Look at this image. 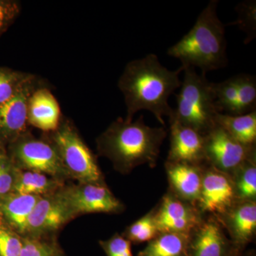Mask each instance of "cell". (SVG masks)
I'll list each match as a JSON object with an SVG mask.
<instances>
[{
    "label": "cell",
    "instance_id": "cell-1",
    "mask_svg": "<svg viewBox=\"0 0 256 256\" xmlns=\"http://www.w3.org/2000/svg\"><path fill=\"white\" fill-rule=\"evenodd\" d=\"M183 70L182 66L169 70L154 54L130 62L118 84L127 108L124 120L132 122L138 111L146 110L164 126V118L171 117L173 112L168 100L181 86L180 75Z\"/></svg>",
    "mask_w": 256,
    "mask_h": 256
},
{
    "label": "cell",
    "instance_id": "cell-2",
    "mask_svg": "<svg viewBox=\"0 0 256 256\" xmlns=\"http://www.w3.org/2000/svg\"><path fill=\"white\" fill-rule=\"evenodd\" d=\"M166 136L164 128L146 126L143 116L134 122L119 118L96 140L97 151L110 160L116 171L128 174L140 165L156 168Z\"/></svg>",
    "mask_w": 256,
    "mask_h": 256
},
{
    "label": "cell",
    "instance_id": "cell-3",
    "mask_svg": "<svg viewBox=\"0 0 256 256\" xmlns=\"http://www.w3.org/2000/svg\"><path fill=\"white\" fill-rule=\"evenodd\" d=\"M218 4L210 1L191 30L168 48V55L180 60L182 66L197 67L206 74L226 65L225 25L217 15Z\"/></svg>",
    "mask_w": 256,
    "mask_h": 256
},
{
    "label": "cell",
    "instance_id": "cell-4",
    "mask_svg": "<svg viewBox=\"0 0 256 256\" xmlns=\"http://www.w3.org/2000/svg\"><path fill=\"white\" fill-rule=\"evenodd\" d=\"M183 68L184 75L176 95V107L170 120L204 136L216 126V118L220 114L215 105V82H210L206 74H197L193 67Z\"/></svg>",
    "mask_w": 256,
    "mask_h": 256
},
{
    "label": "cell",
    "instance_id": "cell-5",
    "mask_svg": "<svg viewBox=\"0 0 256 256\" xmlns=\"http://www.w3.org/2000/svg\"><path fill=\"white\" fill-rule=\"evenodd\" d=\"M42 138L54 146L70 180L78 183L106 184L95 154L68 118L63 116L58 127L43 132Z\"/></svg>",
    "mask_w": 256,
    "mask_h": 256
},
{
    "label": "cell",
    "instance_id": "cell-6",
    "mask_svg": "<svg viewBox=\"0 0 256 256\" xmlns=\"http://www.w3.org/2000/svg\"><path fill=\"white\" fill-rule=\"evenodd\" d=\"M6 150L18 170L40 172L64 182L70 180L54 146L43 138H35L30 130L10 143Z\"/></svg>",
    "mask_w": 256,
    "mask_h": 256
},
{
    "label": "cell",
    "instance_id": "cell-7",
    "mask_svg": "<svg viewBox=\"0 0 256 256\" xmlns=\"http://www.w3.org/2000/svg\"><path fill=\"white\" fill-rule=\"evenodd\" d=\"M60 192L74 218L92 213L118 214L126 210L106 184H66Z\"/></svg>",
    "mask_w": 256,
    "mask_h": 256
},
{
    "label": "cell",
    "instance_id": "cell-8",
    "mask_svg": "<svg viewBox=\"0 0 256 256\" xmlns=\"http://www.w3.org/2000/svg\"><path fill=\"white\" fill-rule=\"evenodd\" d=\"M206 164L232 176L246 161L256 156V146L236 140L218 126L204 136Z\"/></svg>",
    "mask_w": 256,
    "mask_h": 256
},
{
    "label": "cell",
    "instance_id": "cell-9",
    "mask_svg": "<svg viewBox=\"0 0 256 256\" xmlns=\"http://www.w3.org/2000/svg\"><path fill=\"white\" fill-rule=\"evenodd\" d=\"M60 188L52 194L40 197L28 218L22 237L45 238L55 234L74 220Z\"/></svg>",
    "mask_w": 256,
    "mask_h": 256
},
{
    "label": "cell",
    "instance_id": "cell-10",
    "mask_svg": "<svg viewBox=\"0 0 256 256\" xmlns=\"http://www.w3.org/2000/svg\"><path fill=\"white\" fill-rule=\"evenodd\" d=\"M47 84L34 74L12 98L0 106V144L8 146L28 130V99L37 88Z\"/></svg>",
    "mask_w": 256,
    "mask_h": 256
},
{
    "label": "cell",
    "instance_id": "cell-11",
    "mask_svg": "<svg viewBox=\"0 0 256 256\" xmlns=\"http://www.w3.org/2000/svg\"><path fill=\"white\" fill-rule=\"evenodd\" d=\"M204 214L192 204L168 192L156 206V220L160 232L188 236L198 225Z\"/></svg>",
    "mask_w": 256,
    "mask_h": 256
},
{
    "label": "cell",
    "instance_id": "cell-12",
    "mask_svg": "<svg viewBox=\"0 0 256 256\" xmlns=\"http://www.w3.org/2000/svg\"><path fill=\"white\" fill-rule=\"evenodd\" d=\"M237 202L233 182L228 174L204 165L198 210L204 215L218 217Z\"/></svg>",
    "mask_w": 256,
    "mask_h": 256
},
{
    "label": "cell",
    "instance_id": "cell-13",
    "mask_svg": "<svg viewBox=\"0 0 256 256\" xmlns=\"http://www.w3.org/2000/svg\"><path fill=\"white\" fill-rule=\"evenodd\" d=\"M213 216L205 215L188 237L186 256H238L230 239Z\"/></svg>",
    "mask_w": 256,
    "mask_h": 256
},
{
    "label": "cell",
    "instance_id": "cell-14",
    "mask_svg": "<svg viewBox=\"0 0 256 256\" xmlns=\"http://www.w3.org/2000/svg\"><path fill=\"white\" fill-rule=\"evenodd\" d=\"M239 254L246 250L256 234V202L237 201L225 213L215 217Z\"/></svg>",
    "mask_w": 256,
    "mask_h": 256
},
{
    "label": "cell",
    "instance_id": "cell-15",
    "mask_svg": "<svg viewBox=\"0 0 256 256\" xmlns=\"http://www.w3.org/2000/svg\"><path fill=\"white\" fill-rule=\"evenodd\" d=\"M170 146L166 161L188 164H206L204 136L200 132L170 120Z\"/></svg>",
    "mask_w": 256,
    "mask_h": 256
},
{
    "label": "cell",
    "instance_id": "cell-16",
    "mask_svg": "<svg viewBox=\"0 0 256 256\" xmlns=\"http://www.w3.org/2000/svg\"><path fill=\"white\" fill-rule=\"evenodd\" d=\"M204 165L165 162L169 183L168 190L180 200L197 206L201 192Z\"/></svg>",
    "mask_w": 256,
    "mask_h": 256
},
{
    "label": "cell",
    "instance_id": "cell-17",
    "mask_svg": "<svg viewBox=\"0 0 256 256\" xmlns=\"http://www.w3.org/2000/svg\"><path fill=\"white\" fill-rule=\"evenodd\" d=\"M62 116L60 104L46 86L37 88L28 99V126L38 128L43 132L55 130L60 126Z\"/></svg>",
    "mask_w": 256,
    "mask_h": 256
},
{
    "label": "cell",
    "instance_id": "cell-18",
    "mask_svg": "<svg viewBox=\"0 0 256 256\" xmlns=\"http://www.w3.org/2000/svg\"><path fill=\"white\" fill-rule=\"evenodd\" d=\"M40 197L12 192L0 198V216L23 236L30 216Z\"/></svg>",
    "mask_w": 256,
    "mask_h": 256
},
{
    "label": "cell",
    "instance_id": "cell-19",
    "mask_svg": "<svg viewBox=\"0 0 256 256\" xmlns=\"http://www.w3.org/2000/svg\"><path fill=\"white\" fill-rule=\"evenodd\" d=\"M65 185L66 182L40 172L18 169L13 192L44 196L55 193Z\"/></svg>",
    "mask_w": 256,
    "mask_h": 256
},
{
    "label": "cell",
    "instance_id": "cell-20",
    "mask_svg": "<svg viewBox=\"0 0 256 256\" xmlns=\"http://www.w3.org/2000/svg\"><path fill=\"white\" fill-rule=\"evenodd\" d=\"M216 124L225 130L236 140L246 146H256V110L240 116L218 114Z\"/></svg>",
    "mask_w": 256,
    "mask_h": 256
},
{
    "label": "cell",
    "instance_id": "cell-21",
    "mask_svg": "<svg viewBox=\"0 0 256 256\" xmlns=\"http://www.w3.org/2000/svg\"><path fill=\"white\" fill-rule=\"evenodd\" d=\"M188 236L160 232L137 256H186Z\"/></svg>",
    "mask_w": 256,
    "mask_h": 256
},
{
    "label": "cell",
    "instance_id": "cell-22",
    "mask_svg": "<svg viewBox=\"0 0 256 256\" xmlns=\"http://www.w3.org/2000/svg\"><path fill=\"white\" fill-rule=\"evenodd\" d=\"M230 178L237 201L256 202V156L246 161Z\"/></svg>",
    "mask_w": 256,
    "mask_h": 256
},
{
    "label": "cell",
    "instance_id": "cell-23",
    "mask_svg": "<svg viewBox=\"0 0 256 256\" xmlns=\"http://www.w3.org/2000/svg\"><path fill=\"white\" fill-rule=\"evenodd\" d=\"M160 234L156 220V207L126 228L122 236L131 244L149 242Z\"/></svg>",
    "mask_w": 256,
    "mask_h": 256
},
{
    "label": "cell",
    "instance_id": "cell-24",
    "mask_svg": "<svg viewBox=\"0 0 256 256\" xmlns=\"http://www.w3.org/2000/svg\"><path fill=\"white\" fill-rule=\"evenodd\" d=\"M215 105L220 114L234 116L238 101V79L232 77L214 84Z\"/></svg>",
    "mask_w": 256,
    "mask_h": 256
},
{
    "label": "cell",
    "instance_id": "cell-25",
    "mask_svg": "<svg viewBox=\"0 0 256 256\" xmlns=\"http://www.w3.org/2000/svg\"><path fill=\"white\" fill-rule=\"evenodd\" d=\"M34 74L0 66V106L13 97Z\"/></svg>",
    "mask_w": 256,
    "mask_h": 256
},
{
    "label": "cell",
    "instance_id": "cell-26",
    "mask_svg": "<svg viewBox=\"0 0 256 256\" xmlns=\"http://www.w3.org/2000/svg\"><path fill=\"white\" fill-rule=\"evenodd\" d=\"M238 101L234 116L248 114L256 110V80L255 76L246 74L237 75Z\"/></svg>",
    "mask_w": 256,
    "mask_h": 256
},
{
    "label": "cell",
    "instance_id": "cell-27",
    "mask_svg": "<svg viewBox=\"0 0 256 256\" xmlns=\"http://www.w3.org/2000/svg\"><path fill=\"white\" fill-rule=\"evenodd\" d=\"M238 20L230 24L238 25L242 32L246 34L245 44L254 40L256 34V3L255 0L244 1L237 5Z\"/></svg>",
    "mask_w": 256,
    "mask_h": 256
},
{
    "label": "cell",
    "instance_id": "cell-28",
    "mask_svg": "<svg viewBox=\"0 0 256 256\" xmlns=\"http://www.w3.org/2000/svg\"><path fill=\"white\" fill-rule=\"evenodd\" d=\"M55 237H22V248L20 256H53L60 248Z\"/></svg>",
    "mask_w": 256,
    "mask_h": 256
},
{
    "label": "cell",
    "instance_id": "cell-29",
    "mask_svg": "<svg viewBox=\"0 0 256 256\" xmlns=\"http://www.w3.org/2000/svg\"><path fill=\"white\" fill-rule=\"evenodd\" d=\"M18 168L8 153L6 146L0 144V198L14 192Z\"/></svg>",
    "mask_w": 256,
    "mask_h": 256
},
{
    "label": "cell",
    "instance_id": "cell-30",
    "mask_svg": "<svg viewBox=\"0 0 256 256\" xmlns=\"http://www.w3.org/2000/svg\"><path fill=\"white\" fill-rule=\"evenodd\" d=\"M22 248V236L0 216V256H20Z\"/></svg>",
    "mask_w": 256,
    "mask_h": 256
},
{
    "label": "cell",
    "instance_id": "cell-31",
    "mask_svg": "<svg viewBox=\"0 0 256 256\" xmlns=\"http://www.w3.org/2000/svg\"><path fill=\"white\" fill-rule=\"evenodd\" d=\"M22 4L16 0H0V37L20 16Z\"/></svg>",
    "mask_w": 256,
    "mask_h": 256
},
{
    "label": "cell",
    "instance_id": "cell-32",
    "mask_svg": "<svg viewBox=\"0 0 256 256\" xmlns=\"http://www.w3.org/2000/svg\"><path fill=\"white\" fill-rule=\"evenodd\" d=\"M99 244L107 256H133L132 244L118 233L108 240H100Z\"/></svg>",
    "mask_w": 256,
    "mask_h": 256
},
{
    "label": "cell",
    "instance_id": "cell-33",
    "mask_svg": "<svg viewBox=\"0 0 256 256\" xmlns=\"http://www.w3.org/2000/svg\"><path fill=\"white\" fill-rule=\"evenodd\" d=\"M256 256V252L255 250H246L245 252H242L240 256Z\"/></svg>",
    "mask_w": 256,
    "mask_h": 256
},
{
    "label": "cell",
    "instance_id": "cell-34",
    "mask_svg": "<svg viewBox=\"0 0 256 256\" xmlns=\"http://www.w3.org/2000/svg\"><path fill=\"white\" fill-rule=\"evenodd\" d=\"M53 256H66L62 248H60Z\"/></svg>",
    "mask_w": 256,
    "mask_h": 256
}]
</instances>
